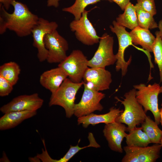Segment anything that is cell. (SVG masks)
I'll return each mask as SVG.
<instances>
[{"label": "cell", "instance_id": "836d02e7", "mask_svg": "<svg viewBox=\"0 0 162 162\" xmlns=\"http://www.w3.org/2000/svg\"><path fill=\"white\" fill-rule=\"evenodd\" d=\"M161 108L160 109V123L161 126H162V102L161 104Z\"/></svg>", "mask_w": 162, "mask_h": 162}, {"label": "cell", "instance_id": "ffe728a7", "mask_svg": "<svg viewBox=\"0 0 162 162\" xmlns=\"http://www.w3.org/2000/svg\"><path fill=\"white\" fill-rule=\"evenodd\" d=\"M124 12L118 15L116 22L119 25L132 30L138 26L135 5L130 2L125 7Z\"/></svg>", "mask_w": 162, "mask_h": 162}, {"label": "cell", "instance_id": "3957f363", "mask_svg": "<svg viewBox=\"0 0 162 162\" xmlns=\"http://www.w3.org/2000/svg\"><path fill=\"white\" fill-rule=\"evenodd\" d=\"M83 82H75L66 78L54 92L52 93L49 103L50 106L58 105L64 110L66 116L70 118L74 114L76 94Z\"/></svg>", "mask_w": 162, "mask_h": 162}, {"label": "cell", "instance_id": "d6986e66", "mask_svg": "<svg viewBox=\"0 0 162 162\" xmlns=\"http://www.w3.org/2000/svg\"><path fill=\"white\" fill-rule=\"evenodd\" d=\"M133 44L140 45L148 52H152V46L155 39L149 30L138 26L130 32Z\"/></svg>", "mask_w": 162, "mask_h": 162}, {"label": "cell", "instance_id": "52a82bcc", "mask_svg": "<svg viewBox=\"0 0 162 162\" xmlns=\"http://www.w3.org/2000/svg\"><path fill=\"white\" fill-rule=\"evenodd\" d=\"M83 85L84 90L81 99L74 106V115L78 118L89 115L95 111H101L104 108L100 101L105 97V94L90 88L84 82Z\"/></svg>", "mask_w": 162, "mask_h": 162}, {"label": "cell", "instance_id": "4dcf8cb0", "mask_svg": "<svg viewBox=\"0 0 162 162\" xmlns=\"http://www.w3.org/2000/svg\"><path fill=\"white\" fill-rule=\"evenodd\" d=\"M15 0H0V5L6 10H8L12 3Z\"/></svg>", "mask_w": 162, "mask_h": 162}, {"label": "cell", "instance_id": "9c48e42d", "mask_svg": "<svg viewBox=\"0 0 162 162\" xmlns=\"http://www.w3.org/2000/svg\"><path fill=\"white\" fill-rule=\"evenodd\" d=\"M44 43L48 50L46 60L48 63H59L67 56L66 52L69 48L68 43L57 30L45 35Z\"/></svg>", "mask_w": 162, "mask_h": 162}, {"label": "cell", "instance_id": "9a60e30c", "mask_svg": "<svg viewBox=\"0 0 162 162\" xmlns=\"http://www.w3.org/2000/svg\"><path fill=\"white\" fill-rule=\"evenodd\" d=\"M128 132V127L123 123L114 122L105 124L103 130L110 149L115 152L122 153V143Z\"/></svg>", "mask_w": 162, "mask_h": 162}, {"label": "cell", "instance_id": "5bb4252c", "mask_svg": "<svg viewBox=\"0 0 162 162\" xmlns=\"http://www.w3.org/2000/svg\"><path fill=\"white\" fill-rule=\"evenodd\" d=\"M82 80L88 87L99 92L109 89L112 81L111 73L100 68L88 67Z\"/></svg>", "mask_w": 162, "mask_h": 162}, {"label": "cell", "instance_id": "4316f807", "mask_svg": "<svg viewBox=\"0 0 162 162\" xmlns=\"http://www.w3.org/2000/svg\"><path fill=\"white\" fill-rule=\"evenodd\" d=\"M155 39L152 46L154 62L158 65L160 76V82L162 81V39L159 31L156 32Z\"/></svg>", "mask_w": 162, "mask_h": 162}, {"label": "cell", "instance_id": "7a4b0ae2", "mask_svg": "<svg viewBox=\"0 0 162 162\" xmlns=\"http://www.w3.org/2000/svg\"><path fill=\"white\" fill-rule=\"evenodd\" d=\"M136 89L134 88L126 92L124 98H122L123 100L115 97L124 107L123 112L116 118L115 122L127 125L128 132L141 124L146 116L143 107L136 99Z\"/></svg>", "mask_w": 162, "mask_h": 162}, {"label": "cell", "instance_id": "7c38bea8", "mask_svg": "<svg viewBox=\"0 0 162 162\" xmlns=\"http://www.w3.org/2000/svg\"><path fill=\"white\" fill-rule=\"evenodd\" d=\"M162 146L154 143L150 146L144 147L124 146L125 154L122 162H154L160 157Z\"/></svg>", "mask_w": 162, "mask_h": 162}, {"label": "cell", "instance_id": "d4e9b609", "mask_svg": "<svg viewBox=\"0 0 162 162\" xmlns=\"http://www.w3.org/2000/svg\"><path fill=\"white\" fill-rule=\"evenodd\" d=\"M101 0H75L72 5L63 8L62 10L72 14L74 17V20H78L81 17L87 6L96 4ZM105 0L111 2V0Z\"/></svg>", "mask_w": 162, "mask_h": 162}, {"label": "cell", "instance_id": "e0dca14e", "mask_svg": "<svg viewBox=\"0 0 162 162\" xmlns=\"http://www.w3.org/2000/svg\"><path fill=\"white\" fill-rule=\"evenodd\" d=\"M124 110L112 107L108 112L103 114H96L92 113L89 115L78 118V124H82L84 128L89 125H94L100 123L105 124L115 122L116 118L123 112Z\"/></svg>", "mask_w": 162, "mask_h": 162}, {"label": "cell", "instance_id": "ba28073f", "mask_svg": "<svg viewBox=\"0 0 162 162\" xmlns=\"http://www.w3.org/2000/svg\"><path fill=\"white\" fill-rule=\"evenodd\" d=\"M88 11L85 10L80 18L72 21L69 27L78 41L85 45L92 46L99 43L100 37L98 35L95 29L88 19Z\"/></svg>", "mask_w": 162, "mask_h": 162}, {"label": "cell", "instance_id": "6da1fadb", "mask_svg": "<svg viewBox=\"0 0 162 162\" xmlns=\"http://www.w3.org/2000/svg\"><path fill=\"white\" fill-rule=\"evenodd\" d=\"M12 5L14 10L12 13H10L0 5V34H4L9 29L14 32L20 37L30 35L39 17L32 13L25 4L15 0Z\"/></svg>", "mask_w": 162, "mask_h": 162}, {"label": "cell", "instance_id": "5b68a950", "mask_svg": "<svg viewBox=\"0 0 162 162\" xmlns=\"http://www.w3.org/2000/svg\"><path fill=\"white\" fill-rule=\"evenodd\" d=\"M88 60L81 50H74L58 66L65 72L71 81L79 83L82 81L84 75L88 68Z\"/></svg>", "mask_w": 162, "mask_h": 162}, {"label": "cell", "instance_id": "ac0fdd59", "mask_svg": "<svg viewBox=\"0 0 162 162\" xmlns=\"http://www.w3.org/2000/svg\"><path fill=\"white\" fill-rule=\"evenodd\" d=\"M37 111H14L5 113L0 118V130H5L16 126L24 120L37 114Z\"/></svg>", "mask_w": 162, "mask_h": 162}, {"label": "cell", "instance_id": "f546056e", "mask_svg": "<svg viewBox=\"0 0 162 162\" xmlns=\"http://www.w3.org/2000/svg\"><path fill=\"white\" fill-rule=\"evenodd\" d=\"M117 4L123 10L124 9L127 5L130 2V0H111Z\"/></svg>", "mask_w": 162, "mask_h": 162}, {"label": "cell", "instance_id": "e575fe53", "mask_svg": "<svg viewBox=\"0 0 162 162\" xmlns=\"http://www.w3.org/2000/svg\"><path fill=\"white\" fill-rule=\"evenodd\" d=\"M160 93H162V85L160 87Z\"/></svg>", "mask_w": 162, "mask_h": 162}, {"label": "cell", "instance_id": "2e32d148", "mask_svg": "<svg viewBox=\"0 0 162 162\" xmlns=\"http://www.w3.org/2000/svg\"><path fill=\"white\" fill-rule=\"evenodd\" d=\"M68 77L65 72L58 66L44 72L40 76L39 82L42 86L52 93L57 90Z\"/></svg>", "mask_w": 162, "mask_h": 162}, {"label": "cell", "instance_id": "603a6c76", "mask_svg": "<svg viewBox=\"0 0 162 162\" xmlns=\"http://www.w3.org/2000/svg\"><path fill=\"white\" fill-rule=\"evenodd\" d=\"M20 72L19 65L14 62L5 63L0 66V75L13 86L17 82Z\"/></svg>", "mask_w": 162, "mask_h": 162}, {"label": "cell", "instance_id": "8fae6325", "mask_svg": "<svg viewBox=\"0 0 162 162\" xmlns=\"http://www.w3.org/2000/svg\"><path fill=\"white\" fill-rule=\"evenodd\" d=\"M58 26L55 22H49L40 17L32 30L33 45L37 49V57L40 62L46 60L48 55V50L44 43L45 36L57 30Z\"/></svg>", "mask_w": 162, "mask_h": 162}, {"label": "cell", "instance_id": "30bf717a", "mask_svg": "<svg viewBox=\"0 0 162 162\" xmlns=\"http://www.w3.org/2000/svg\"><path fill=\"white\" fill-rule=\"evenodd\" d=\"M112 26L110 25V28L111 31L116 34L118 41V49L116 54L117 61L116 62V71L121 70L122 76H124L128 71V66L130 64L132 57L130 56L129 60L126 61L124 55L125 49L133 43L130 32H127L125 28L118 24L116 21L112 22Z\"/></svg>", "mask_w": 162, "mask_h": 162}, {"label": "cell", "instance_id": "d6a6232c", "mask_svg": "<svg viewBox=\"0 0 162 162\" xmlns=\"http://www.w3.org/2000/svg\"><path fill=\"white\" fill-rule=\"evenodd\" d=\"M158 28L159 29L160 35L162 39V20H160L159 22Z\"/></svg>", "mask_w": 162, "mask_h": 162}, {"label": "cell", "instance_id": "8992f818", "mask_svg": "<svg viewBox=\"0 0 162 162\" xmlns=\"http://www.w3.org/2000/svg\"><path fill=\"white\" fill-rule=\"evenodd\" d=\"M113 37L106 33L104 34L100 37L98 47L93 56L88 60V67L105 68L116 63L117 58L113 53Z\"/></svg>", "mask_w": 162, "mask_h": 162}, {"label": "cell", "instance_id": "277c9868", "mask_svg": "<svg viewBox=\"0 0 162 162\" xmlns=\"http://www.w3.org/2000/svg\"><path fill=\"white\" fill-rule=\"evenodd\" d=\"M136 89V97L138 102L143 107L146 113L150 111L152 113L154 121L159 125L160 124V109L158 105V96L160 86L154 83L148 86L140 83L133 86Z\"/></svg>", "mask_w": 162, "mask_h": 162}, {"label": "cell", "instance_id": "1f68e13d", "mask_svg": "<svg viewBox=\"0 0 162 162\" xmlns=\"http://www.w3.org/2000/svg\"><path fill=\"white\" fill-rule=\"evenodd\" d=\"M60 0H47V6L48 7H53L56 8L58 7L59 2Z\"/></svg>", "mask_w": 162, "mask_h": 162}, {"label": "cell", "instance_id": "4fadbf2b", "mask_svg": "<svg viewBox=\"0 0 162 162\" xmlns=\"http://www.w3.org/2000/svg\"><path fill=\"white\" fill-rule=\"evenodd\" d=\"M43 103V100L39 97L37 93L21 95L2 106L0 110L4 114L14 111H37L41 107Z\"/></svg>", "mask_w": 162, "mask_h": 162}, {"label": "cell", "instance_id": "484cf974", "mask_svg": "<svg viewBox=\"0 0 162 162\" xmlns=\"http://www.w3.org/2000/svg\"><path fill=\"white\" fill-rule=\"evenodd\" d=\"M88 138L89 141L88 145L82 147H79V143L80 140L77 145L75 146H70L69 149L63 157L59 160L52 159V162H67L78 152L82 149L91 147L96 148L100 147V146L96 141L92 133H89Z\"/></svg>", "mask_w": 162, "mask_h": 162}, {"label": "cell", "instance_id": "f1b7e54d", "mask_svg": "<svg viewBox=\"0 0 162 162\" xmlns=\"http://www.w3.org/2000/svg\"><path fill=\"white\" fill-rule=\"evenodd\" d=\"M13 86L1 75H0V96H7L13 89Z\"/></svg>", "mask_w": 162, "mask_h": 162}, {"label": "cell", "instance_id": "83f0119b", "mask_svg": "<svg viewBox=\"0 0 162 162\" xmlns=\"http://www.w3.org/2000/svg\"><path fill=\"white\" fill-rule=\"evenodd\" d=\"M137 3L143 10L153 16L156 14L154 0H137Z\"/></svg>", "mask_w": 162, "mask_h": 162}, {"label": "cell", "instance_id": "44dd1931", "mask_svg": "<svg viewBox=\"0 0 162 162\" xmlns=\"http://www.w3.org/2000/svg\"><path fill=\"white\" fill-rule=\"evenodd\" d=\"M125 138L127 146L130 147H146L151 143L149 137L141 127H136L129 131Z\"/></svg>", "mask_w": 162, "mask_h": 162}, {"label": "cell", "instance_id": "cb8c5ba5", "mask_svg": "<svg viewBox=\"0 0 162 162\" xmlns=\"http://www.w3.org/2000/svg\"><path fill=\"white\" fill-rule=\"evenodd\" d=\"M135 6L138 26L148 30L158 27V25L155 21L152 15L143 10L137 3Z\"/></svg>", "mask_w": 162, "mask_h": 162}, {"label": "cell", "instance_id": "d590c367", "mask_svg": "<svg viewBox=\"0 0 162 162\" xmlns=\"http://www.w3.org/2000/svg\"><path fill=\"white\" fill-rule=\"evenodd\" d=\"M161 145L162 146V138L161 140L160 141V143Z\"/></svg>", "mask_w": 162, "mask_h": 162}, {"label": "cell", "instance_id": "7402d4cb", "mask_svg": "<svg viewBox=\"0 0 162 162\" xmlns=\"http://www.w3.org/2000/svg\"><path fill=\"white\" fill-rule=\"evenodd\" d=\"M141 127L149 137L151 143H160L162 138V130L155 121L150 116H146Z\"/></svg>", "mask_w": 162, "mask_h": 162}]
</instances>
